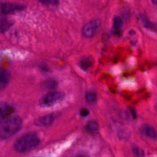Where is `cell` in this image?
Masks as SVG:
<instances>
[{
  "mask_svg": "<svg viewBox=\"0 0 157 157\" xmlns=\"http://www.w3.org/2000/svg\"><path fill=\"white\" fill-rule=\"evenodd\" d=\"M22 120L18 116H9L0 123V137L6 139L16 134L21 128Z\"/></svg>",
  "mask_w": 157,
  "mask_h": 157,
  "instance_id": "obj_1",
  "label": "cell"
},
{
  "mask_svg": "<svg viewBox=\"0 0 157 157\" xmlns=\"http://www.w3.org/2000/svg\"><path fill=\"white\" fill-rule=\"evenodd\" d=\"M39 142V138L36 133L28 132L23 134L15 140L13 144V148L15 151L23 153L37 146Z\"/></svg>",
  "mask_w": 157,
  "mask_h": 157,
  "instance_id": "obj_2",
  "label": "cell"
},
{
  "mask_svg": "<svg viewBox=\"0 0 157 157\" xmlns=\"http://www.w3.org/2000/svg\"><path fill=\"white\" fill-rule=\"evenodd\" d=\"M64 94L61 91H52L44 95L40 100V104L43 107H49L61 101Z\"/></svg>",
  "mask_w": 157,
  "mask_h": 157,
  "instance_id": "obj_3",
  "label": "cell"
},
{
  "mask_svg": "<svg viewBox=\"0 0 157 157\" xmlns=\"http://www.w3.org/2000/svg\"><path fill=\"white\" fill-rule=\"evenodd\" d=\"M101 21L99 19H94L86 23L82 28V33L86 37H91L95 34L99 28Z\"/></svg>",
  "mask_w": 157,
  "mask_h": 157,
  "instance_id": "obj_4",
  "label": "cell"
},
{
  "mask_svg": "<svg viewBox=\"0 0 157 157\" xmlns=\"http://www.w3.org/2000/svg\"><path fill=\"white\" fill-rule=\"evenodd\" d=\"M25 9V6L15 3H2L0 5V10L2 13L9 14L15 12L21 11Z\"/></svg>",
  "mask_w": 157,
  "mask_h": 157,
  "instance_id": "obj_5",
  "label": "cell"
},
{
  "mask_svg": "<svg viewBox=\"0 0 157 157\" xmlns=\"http://www.w3.org/2000/svg\"><path fill=\"white\" fill-rule=\"evenodd\" d=\"M13 107L9 104L0 102V119H4L12 115L13 112Z\"/></svg>",
  "mask_w": 157,
  "mask_h": 157,
  "instance_id": "obj_6",
  "label": "cell"
},
{
  "mask_svg": "<svg viewBox=\"0 0 157 157\" xmlns=\"http://www.w3.org/2000/svg\"><path fill=\"white\" fill-rule=\"evenodd\" d=\"M10 80V74L5 69L0 68V90L6 88Z\"/></svg>",
  "mask_w": 157,
  "mask_h": 157,
  "instance_id": "obj_7",
  "label": "cell"
},
{
  "mask_svg": "<svg viewBox=\"0 0 157 157\" xmlns=\"http://www.w3.org/2000/svg\"><path fill=\"white\" fill-rule=\"evenodd\" d=\"M55 118L54 114H47L40 117L36 121V124L39 126H48L53 122Z\"/></svg>",
  "mask_w": 157,
  "mask_h": 157,
  "instance_id": "obj_8",
  "label": "cell"
},
{
  "mask_svg": "<svg viewBox=\"0 0 157 157\" xmlns=\"http://www.w3.org/2000/svg\"><path fill=\"white\" fill-rule=\"evenodd\" d=\"M12 25V21L9 20L5 17L0 15V32L5 33Z\"/></svg>",
  "mask_w": 157,
  "mask_h": 157,
  "instance_id": "obj_9",
  "label": "cell"
},
{
  "mask_svg": "<svg viewBox=\"0 0 157 157\" xmlns=\"http://www.w3.org/2000/svg\"><path fill=\"white\" fill-rule=\"evenodd\" d=\"M142 132L146 136L152 139L156 137V133L154 128L149 125H144L142 127Z\"/></svg>",
  "mask_w": 157,
  "mask_h": 157,
  "instance_id": "obj_10",
  "label": "cell"
},
{
  "mask_svg": "<svg viewBox=\"0 0 157 157\" xmlns=\"http://www.w3.org/2000/svg\"><path fill=\"white\" fill-rule=\"evenodd\" d=\"M140 19L142 21V25H144V26L145 28L149 29L150 30L154 31H156V28H155V25L153 23H151L145 16L141 14L140 15Z\"/></svg>",
  "mask_w": 157,
  "mask_h": 157,
  "instance_id": "obj_11",
  "label": "cell"
},
{
  "mask_svg": "<svg viewBox=\"0 0 157 157\" xmlns=\"http://www.w3.org/2000/svg\"><path fill=\"white\" fill-rule=\"evenodd\" d=\"M123 25V20L120 17H115L113 18V27L114 33L116 34H118L120 32V29Z\"/></svg>",
  "mask_w": 157,
  "mask_h": 157,
  "instance_id": "obj_12",
  "label": "cell"
},
{
  "mask_svg": "<svg viewBox=\"0 0 157 157\" xmlns=\"http://www.w3.org/2000/svg\"><path fill=\"white\" fill-rule=\"evenodd\" d=\"M85 128H86V130L89 132H95L98 131L99 126L98 123L96 121L91 120V121H89L87 123V124H86Z\"/></svg>",
  "mask_w": 157,
  "mask_h": 157,
  "instance_id": "obj_13",
  "label": "cell"
},
{
  "mask_svg": "<svg viewBox=\"0 0 157 157\" xmlns=\"http://www.w3.org/2000/svg\"><path fill=\"white\" fill-rule=\"evenodd\" d=\"M93 64V62L89 58H84L82 59L80 62V67L85 71L88 70L89 68L91 67Z\"/></svg>",
  "mask_w": 157,
  "mask_h": 157,
  "instance_id": "obj_14",
  "label": "cell"
},
{
  "mask_svg": "<svg viewBox=\"0 0 157 157\" xmlns=\"http://www.w3.org/2000/svg\"><path fill=\"white\" fill-rule=\"evenodd\" d=\"M96 94L93 91H88L85 94V99L88 102H93L96 99Z\"/></svg>",
  "mask_w": 157,
  "mask_h": 157,
  "instance_id": "obj_15",
  "label": "cell"
},
{
  "mask_svg": "<svg viewBox=\"0 0 157 157\" xmlns=\"http://www.w3.org/2000/svg\"><path fill=\"white\" fill-rule=\"evenodd\" d=\"M58 83L54 79H48L45 81L44 86L45 88L48 89H53L55 88L57 85Z\"/></svg>",
  "mask_w": 157,
  "mask_h": 157,
  "instance_id": "obj_16",
  "label": "cell"
},
{
  "mask_svg": "<svg viewBox=\"0 0 157 157\" xmlns=\"http://www.w3.org/2000/svg\"><path fill=\"white\" fill-rule=\"evenodd\" d=\"M42 4L50 6H57L59 4V0H38Z\"/></svg>",
  "mask_w": 157,
  "mask_h": 157,
  "instance_id": "obj_17",
  "label": "cell"
},
{
  "mask_svg": "<svg viewBox=\"0 0 157 157\" xmlns=\"http://www.w3.org/2000/svg\"><path fill=\"white\" fill-rule=\"evenodd\" d=\"M132 151L134 155L137 157H142L144 155V152L137 147H134L132 148Z\"/></svg>",
  "mask_w": 157,
  "mask_h": 157,
  "instance_id": "obj_18",
  "label": "cell"
},
{
  "mask_svg": "<svg viewBox=\"0 0 157 157\" xmlns=\"http://www.w3.org/2000/svg\"><path fill=\"white\" fill-rule=\"evenodd\" d=\"M80 114L82 117H86L89 115V110L86 108H82L80 111Z\"/></svg>",
  "mask_w": 157,
  "mask_h": 157,
  "instance_id": "obj_19",
  "label": "cell"
},
{
  "mask_svg": "<svg viewBox=\"0 0 157 157\" xmlns=\"http://www.w3.org/2000/svg\"><path fill=\"white\" fill-rule=\"evenodd\" d=\"M39 67L44 72H48V71H49V68H48V66H47L45 63H40L39 64Z\"/></svg>",
  "mask_w": 157,
  "mask_h": 157,
  "instance_id": "obj_20",
  "label": "cell"
},
{
  "mask_svg": "<svg viewBox=\"0 0 157 157\" xmlns=\"http://www.w3.org/2000/svg\"><path fill=\"white\" fill-rule=\"evenodd\" d=\"M131 113H132V116L134 117H136V114L135 113V112H134V110L132 109H131Z\"/></svg>",
  "mask_w": 157,
  "mask_h": 157,
  "instance_id": "obj_21",
  "label": "cell"
},
{
  "mask_svg": "<svg viewBox=\"0 0 157 157\" xmlns=\"http://www.w3.org/2000/svg\"><path fill=\"white\" fill-rule=\"evenodd\" d=\"M76 157H87V156H85V155H80L76 156Z\"/></svg>",
  "mask_w": 157,
  "mask_h": 157,
  "instance_id": "obj_22",
  "label": "cell"
},
{
  "mask_svg": "<svg viewBox=\"0 0 157 157\" xmlns=\"http://www.w3.org/2000/svg\"><path fill=\"white\" fill-rule=\"evenodd\" d=\"M156 1H157V0H151V2H152L154 4H156Z\"/></svg>",
  "mask_w": 157,
  "mask_h": 157,
  "instance_id": "obj_23",
  "label": "cell"
}]
</instances>
